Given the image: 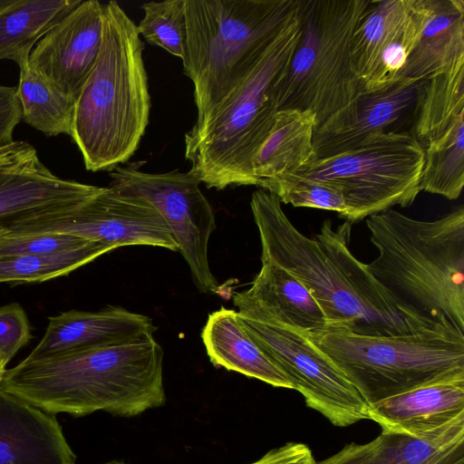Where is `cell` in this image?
I'll return each instance as SVG.
<instances>
[{"label": "cell", "mask_w": 464, "mask_h": 464, "mask_svg": "<svg viewBox=\"0 0 464 464\" xmlns=\"http://www.w3.org/2000/svg\"><path fill=\"white\" fill-rule=\"evenodd\" d=\"M250 207L259 232L261 261L277 264L307 288L325 315L326 329L397 336L441 324L397 302L351 253V223L334 229L327 219L310 238L288 219L275 194L257 189Z\"/></svg>", "instance_id": "6da1fadb"}, {"label": "cell", "mask_w": 464, "mask_h": 464, "mask_svg": "<svg viewBox=\"0 0 464 464\" xmlns=\"http://www.w3.org/2000/svg\"><path fill=\"white\" fill-rule=\"evenodd\" d=\"M162 347L153 335L131 342L26 357L6 370L0 388L41 410L130 417L161 406Z\"/></svg>", "instance_id": "7a4b0ae2"}, {"label": "cell", "mask_w": 464, "mask_h": 464, "mask_svg": "<svg viewBox=\"0 0 464 464\" xmlns=\"http://www.w3.org/2000/svg\"><path fill=\"white\" fill-rule=\"evenodd\" d=\"M378 256L365 264L401 304L464 332V207L432 221L396 209L366 220Z\"/></svg>", "instance_id": "3957f363"}, {"label": "cell", "mask_w": 464, "mask_h": 464, "mask_svg": "<svg viewBox=\"0 0 464 464\" xmlns=\"http://www.w3.org/2000/svg\"><path fill=\"white\" fill-rule=\"evenodd\" d=\"M137 24L116 1L103 5L97 61L75 102L71 138L85 169L111 171L136 152L150 96Z\"/></svg>", "instance_id": "277c9868"}, {"label": "cell", "mask_w": 464, "mask_h": 464, "mask_svg": "<svg viewBox=\"0 0 464 464\" xmlns=\"http://www.w3.org/2000/svg\"><path fill=\"white\" fill-rule=\"evenodd\" d=\"M301 34L299 5L240 84L185 134L189 172L208 188L256 186L253 160L277 112L276 85Z\"/></svg>", "instance_id": "5b68a950"}, {"label": "cell", "mask_w": 464, "mask_h": 464, "mask_svg": "<svg viewBox=\"0 0 464 464\" xmlns=\"http://www.w3.org/2000/svg\"><path fill=\"white\" fill-rule=\"evenodd\" d=\"M299 0H185L184 73L197 121L247 76L298 9Z\"/></svg>", "instance_id": "8992f818"}, {"label": "cell", "mask_w": 464, "mask_h": 464, "mask_svg": "<svg viewBox=\"0 0 464 464\" xmlns=\"http://www.w3.org/2000/svg\"><path fill=\"white\" fill-rule=\"evenodd\" d=\"M307 338L369 406L423 385L464 379V332L452 326L397 336L325 329Z\"/></svg>", "instance_id": "52a82bcc"}, {"label": "cell", "mask_w": 464, "mask_h": 464, "mask_svg": "<svg viewBox=\"0 0 464 464\" xmlns=\"http://www.w3.org/2000/svg\"><path fill=\"white\" fill-rule=\"evenodd\" d=\"M370 0H299L301 34L276 85L277 111H310L316 128L362 91L351 41Z\"/></svg>", "instance_id": "ba28073f"}, {"label": "cell", "mask_w": 464, "mask_h": 464, "mask_svg": "<svg viewBox=\"0 0 464 464\" xmlns=\"http://www.w3.org/2000/svg\"><path fill=\"white\" fill-rule=\"evenodd\" d=\"M424 147L411 131L379 132L351 151L313 159L295 175L337 189L349 223L411 206L420 192Z\"/></svg>", "instance_id": "9c48e42d"}, {"label": "cell", "mask_w": 464, "mask_h": 464, "mask_svg": "<svg viewBox=\"0 0 464 464\" xmlns=\"http://www.w3.org/2000/svg\"><path fill=\"white\" fill-rule=\"evenodd\" d=\"M9 230L66 234L115 247L153 246L178 251L160 213L142 198L102 187L79 202L53 206L0 220Z\"/></svg>", "instance_id": "30bf717a"}, {"label": "cell", "mask_w": 464, "mask_h": 464, "mask_svg": "<svg viewBox=\"0 0 464 464\" xmlns=\"http://www.w3.org/2000/svg\"><path fill=\"white\" fill-rule=\"evenodd\" d=\"M110 186L144 198L160 213L188 265L192 280L203 294L219 293L208 263V241L216 228L215 212L202 193L200 181L189 171L143 172L134 167L110 171Z\"/></svg>", "instance_id": "8fae6325"}, {"label": "cell", "mask_w": 464, "mask_h": 464, "mask_svg": "<svg viewBox=\"0 0 464 464\" xmlns=\"http://www.w3.org/2000/svg\"><path fill=\"white\" fill-rule=\"evenodd\" d=\"M237 318L248 336L285 373L293 389L304 396L307 407L337 427L369 419L367 402L306 336L252 321L238 313Z\"/></svg>", "instance_id": "7c38bea8"}, {"label": "cell", "mask_w": 464, "mask_h": 464, "mask_svg": "<svg viewBox=\"0 0 464 464\" xmlns=\"http://www.w3.org/2000/svg\"><path fill=\"white\" fill-rule=\"evenodd\" d=\"M428 80L399 78L371 92H360L347 105L314 129V159H326L359 148L379 132L408 131L413 128ZM412 133V132H411Z\"/></svg>", "instance_id": "4fadbf2b"}, {"label": "cell", "mask_w": 464, "mask_h": 464, "mask_svg": "<svg viewBox=\"0 0 464 464\" xmlns=\"http://www.w3.org/2000/svg\"><path fill=\"white\" fill-rule=\"evenodd\" d=\"M103 5L82 1L32 50L28 66L64 96L77 101L100 53Z\"/></svg>", "instance_id": "5bb4252c"}, {"label": "cell", "mask_w": 464, "mask_h": 464, "mask_svg": "<svg viewBox=\"0 0 464 464\" xmlns=\"http://www.w3.org/2000/svg\"><path fill=\"white\" fill-rule=\"evenodd\" d=\"M382 430L427 440L464 433V379L434 382L369 406Z\"/></svg>", "instance_id": "9a60e30c"}, {"label": "cell", "mask_w": 464, "mask_h": 464, "mask_svg": "<svg viewBox=\"0 0 464 464\" xmlns=\"http://www.w3.org/2000/svg\"><path fill=\"white\" fill-rule=\"evenodd\" d=\"M238 314L304 336L324 331L327 321L307 288L276 263L262 262L251 286L233 295Z\"/></svg>", "instance_id": "2e32d148"}, {"label": "cell", "mask_w": 464, "mask_h": 464, "mask_svg": "<svg viewBox=\"0 0 464 464\" xmlns=\"http://www.w3.org/2000/svg\"><path fill=\"white\" fill-rule=\"evenodd\" d=\"M0 464H75L54 414L1 388Z\"/></svg>", "instance_id": "e0dca14e"}, {"label": "cell", "mask_w": 464, "mask_h": 464, "mask_svg": "<svg viewBox=\"0 0 464 464\" xmlns=\"http://www.w3.org/2000/svg\"><path fill=\"white\" fill-rule=\"evenodd\" d=\"M48 321L43 338L27 357L128 343L153 335L157 329L149 316L121 306L95 312L70 310Z\"/></svg>", "instance_id": "ac0fdd59"}, {"label": "cell", "mask_w": 464, "mask_h": 464, "mask_svg": "<svg viewBox=\"0 0 464 464\" xmlns=\"http://www.w3.org/2000/svg\"><path fill=\"white\" fill-rule=\"evenodd\" d=\"M102 187L53 174L28 145L0 165V220L53 206L85 200Z\"/></svg>", "instance_id": "d6986e66"}, {"label": "cell", "mask_w": 464, "mask_h": 464, "mask_svg": "<svg viewBox=\"0 0 464 464\" xmlns=\"http://www.w3.org/2000/svg\"><path fill=\"white\" fill-rule=\"evenodd\" d=\"M464 63V1L427 0L419 39L399 78L429 80Z\"/></svg>", "instance_id": "ffe728a7"}, {"label": "cell", "mask_w": 464, "mask_h": 464, "mask_svg": "<svg viewBox=\"0 0 464 464\" xmlns=\"http://www.w3.org/2000/svg\"><path fill=\"white\" fill-rule=\"evenodd\" d=\"M201 338L213 365L275 387L293 389L285 373L246 333L237 311L221 306L209 314Z\"/></svg>", "instance_id": "44dd1931"}, {"label": "cell", "mask_w": 464, "mask_h": 464, "mask_svg": "<svg viewBox=\"0 0 464 464\" xmlns=\"http://www.w3.org/2000/svg\"><path fill=\"white\" fill-rule=\"evenodd\" d=\"M317 464H464V433L427 440L382 430L370 442L347 444Z\"/></svg>", "instance_id": "7402d4cb"}, {"label": "cell", "mask_w": 464, "mask_h": 464, "mask_svg": "<svg viewBox=\"0 0 464 464\" xmlns=\"http://www.w3.org/2000/svg\"><path fill=\"white\" fill-rule=\"evenodd\" d=\"M82 0H0V60L28 65L38 41Z\"/></svg>", "instance_id": "603a6c76"}, {"label": "cell", "mask_w": 464, "mask_h": 464, "mask_svg": "<svg viewBox=\"0 0 464 464\" xmlns=\"http://www.w3.org/2000/svg\"><path fill=\"white\" fill-rule=\"evenodd\" d=\"M315 127V116L310 111H278L267 138L253 160L256 186L263 179L293 174L313 160Z\"/></svg>", "instance_id": "cb8c5ba5"}, {"label": "cell", "mask_w": 464, "mask_h": 464, "mask_svg": "<svg viewBox=\"0 0 464 464\" xmlns=\"http://www.w3.org/2000/svg\"><path fill=\"white\" fill-rule=\"evenodd\" d=\"M411 3L412 0H370L351 41L353 64L362 85L381 53L402 29Z\"/></svg>", "instance_id": "d4e9b609"}, {"label": "cell", "mask_w": 464, "mask_h": 464, "mask_svg": "<svg viewBox=\"0 0 464 464\" xmlns=\"http://www.w3.org/2000/svg\"><path fill=\"white\" fill-rule=\"evenodd\" d=\"M420 191L457 199L464 186V111L424 147Z\"/></svg>", "instance_id": "484cf974"}, {"label": "cell", "mask_w": 464, "mask_h": 464, "mask_svg": "<svg viewBox=\"0 0 464 464\" xmlns=\"http://www.w3.org/2000/svg\"><path fill=\"white\" fill-rule=\"evenodd\" d=\"M19 70L16 93L22 120L47 137H71L76 102L52 87L28 65Z\"/></svg>", "instance_id": "4316f807"}, {"label": "cell", "mask_w": 464, "mask_h": 464, "mask_svg": "<svg viewBox=\"0 0 464 464\" xmlns=\"http://www.w3.org/2000/svg\"><path fill=\"white\" fill-rule=\"evenodd\" d=\"M114 249L92 241L53 254L0 257V284L40 283L64 276Z\"/></svg>", "instance_id": "83f0119b"}, {"label": "cell", "mask_w": 464, "mask_h": 464, "mask_svg": "<svg viewBox=\"0 0 464 464\" xmlns=\"http://www.w3.org/2000/svg\"><path fill=\"white\" fill-rule=\"evenodd\" d=\"M464 111V63L428 80L412 133L423 146Z\"/></svg>", "instance_id": "f1b7e54d"}, {"label": "cell", "mask_w": 464, "mask_h": 464, "mask_svg": "<svg viewBox=\"0 0 464 464\" xmlns=\"http://www.w3.org/2000/svg\"><path fill=\"white\" fill-rule=\"evenodd\" d=\"M427 15V0H412L409 16L394 41L381 53L362 92L385 88L399 79L414 48Z\"/></svg>", "instance_id": "f546056e"}, {"label": "cell", "mask_w": 464, "mask_h": 464, "mask_svg": "<svg viewBox=\"0 0 464 464\" xmlns=\"http://www.w3.org/2000/svg\"><path fill=\"white\" fill-rule=\"evenodd\" d=\"M141 7L144 14L137 25L140 35L183 60L187 48L185 0L147 2Z\"/></svg>", "instance_id": "4dcf8cb0"}, {"label": "cell", "mask_w": 464, "mask_h": 464, "mask_svg": "<svg viewBox=\"0 0 464 464\" xmlns=\"http://www.w3.org/2000/svg\"><path fill=\"white\" fill-rule=\"evenodd\" d=\"M294 207L336 211L341 218L347 210L343 195L335 188L291 174L261 180L258 185Z\"/></svg>", "instance_id": "1f68e13d"}, {"label": "cell", "mask_w": 464, "mask_h": 464, "mask_svg": "<svg viewBox=\"0 0 464 464\" xmlns=\"http://www.w3.org/2000/svg\"><path fill=\"white\" fill-rule=\"evenodd\" d=\"M91 240L66 234H33L0 226V257L46 255L82 246Z\"/></svg>", "instance_id": "d6a6232c"}, {"label": "cell", "mask_w": 464, "mask_h": 464, "mask_svg": "<svg viewBox=\"0 0 464 464\" xmlns=\"http://www.w3.org/2000/svg\"><path fill=\"white\" fill-rule=\"evenodd\" d=\"M27 314L18 303L0 306V354L8 363L33 338Z\"/></svg>", "instance_id": "836d02e7"}, {"label": "cell", "mask_w": 464, "mask_h": 464, "mask_svg": "<svg viewBox=\"0 0 464 464\" xmlns=\"http://www.w3.org/2000/svg\"><path fill=\"white\" fill-rule=\"evenodd\" d=\"M22 121L16 88L0 84V148L13 143L15 127Z\"/></svg>", "instance_id": "e575fe53"}, {"label": "cell", "mask_w": 464, "mask_h": 464, "mask_svg": "<svg viewBox=\"0 0 464 464\" xmlns=\"http://www.w3.org/2000/svg\"><path fill=\"white\" fill-rule=\"evenodd\" d=\"M251 464H317V461L307 445L288 442L271 450Z\"/></svg>", "instance_id": "d590c367"}, {"label": "cell", "mask_w": 464, "mask_h": 464, "mask_svg": "<svg viewBox=\"0 0 464 464\" xmlns=\"http://www.w3.org/2000/svg\"><path fill=\"white\" fill-rule=\"evenodd\" d=\"M28 142L14 140L13 143L0 148V165L6 163L18 155Z\"/></svg>", "instance_id": "8d00e7d4"}, {"label": "cell", "mask_w": 464, "mask_h": 464, "mask_svg": "<svg viewBox=\"0 0 464 464\" xmlns=\"http://www.w3.org/2000/svg\"><path fill=\"white\" fill-rule=\"evenodd\" d=\"M7 362L5 361L4 357L0 354V383L5 376V366Z\"/></svg>", "instance_id": "74e56055"}, {"label": "cell", "mask_w": 464, "mask_h": 464, "mask_svg": "<svg viewBox=\"0 0 464 464\" xmlns=\"http://www.w3.org/2000/svg\"><path fill=\"white\" fill-rule=\"evenodd\" d=\"M105 464H124V463L120 462V461H111V462H108V463H105Z\"/></svg>", "instance_id": "f35d334b"}]
</instances>
